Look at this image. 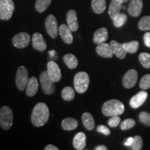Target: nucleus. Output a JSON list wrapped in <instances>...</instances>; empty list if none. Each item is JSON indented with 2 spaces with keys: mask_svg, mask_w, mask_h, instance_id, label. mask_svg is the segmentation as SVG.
I'll list each match as a JSON object with an SVG mask.
<instances>
[{
  "mask_svg": "<svg viewBox=\"0 0 150 150\" xmlns=\"http://www.w3.org/2000/svg\"><path fill=\"white\" fill-rule=\"evenodd\" d=\"M125 105L117 99H110L103 104L102 112L105 116L120 115L125 112Z\"/></svg>",
  "mask_w": 150,
  "mask_h": 150,
  "instance_id": "obj_2",
  "label": "nucleus"
},
{
  "mask_svg": "<svg viewBox=\"0 0 150 150\" xmlns=\"http://www.w3.org/2000/svg\"><path fill=\"white\" fill-rule=\"evenodd\" d=\"M28 75V70L25 67L22 65L18 67L16 76V83L19 91H23L27 88L29 81Z\"/></svg>",
  "mask_w": 150,
  "mask_h": 150,
  "instance_id": "obj_6",
  "label": "nucleus"
},
{
  "mask_svg": "<svg viewBox=\"0 0 150 150\" xmlns=\"http://www.w3.org/2000/svg\"><path fill=\"white\" fill-rule=\"evenodd\" d=\"M63 61L70 70L75 69L78 66L79 61L77 58L72 54H67L63 56Z\"/></svg>",
  "mask_w": 150,
  "mask_h": 150,
  "instance_id": "obj_24",
  "label": "nucleus"
},
{
  "mask_svg": "<svg viewBox=\"0 0 150 150\" xmlns=\"http://www.w3.org/2000/svg\"><path fill=\"white\" fill-rule=\"evenodd\" d=\"M135 125H136V122H135L133 119L129 118V119L125 120L121 123L120 129L123 131L128 130V129L133 128V127L135 126Z\"/></svg>",
  "mask_w": 150,
  "mask_h": 150,
  "instance_id": "obj_34",
  "label": "nucleus"
},
{
  "mask_svg": "<svg viewBox=\"0 0 150 150\" xmlns=\"http://www.w3.org/2000/svg\"><path fill=\"white\" fill-rule=\"evenodd\" d=\"M40 82L42 91L45 95H50L55 92L54 82L50 78L47 71H42L40 75Z\"/></svg>",
  "mask_w": 150,
  "mask_h": 150,
  "instance_id": "obj_7",
  "label": "nucleus"
},
{
  "mask_svg": "<svg viewBox=\"0 0 150 150\" xmlns=\"http://www.w3.org/2000/svg\"><path fill=\"white\" fill-rule=\"evenodd\" d=\"M31 42V37L29 33L26 32L19 33L14 35L12 39V42L15 47L22 49L26 47Z\"/></svg>",
  "mask_w": 150,
  "mask_h": 150,
  "instance_id": "obj_9",
  "label": "nucleus"
},
{
  "mask_svg": "<svg viewBox=\"0 0 150 150\" xmlns=\"http://www.w3.org/2000/svg\"><path fill=\"white\" fill-rule=\"evenodd\" d=\"M133 141H134V138H129L128 139L126 140V142H125V145L126 146H131L132 144Z\"/></svg>",
  "mask_w": 150,
  "mask_h": 150,
  "instance_id": "obj_41",
  "label": "nucleus"
},
{
  "mask_svg": "<svg viewBox=\"0 0 150 150\" xmlns=\"http://www.w3.org/2000/svg\"><path fill=\"white\" fill-rule=\"evenodd\" d=\"M122 45L127 52H129V53L131 54L136 53L138 51V47H139V42H138V41L136 40L131 41L129 42L123 43Z\"/></svg>",
  "mask_w": 150,
  "mask_h": 150,
  "instance_id": "obj_29",
  "label": "nucleus"
},
{
  "mask_svg": "<svg viewBox=\"0 0 150 150\" xmlns=\"http://www.w3.org/2000/svg\"><path fill=\"white\" fill-rule=\"evenodd\" d=\"M143 3L142 0H131L128 7L129 13L133 17H138L141 13Z\"/></svg>",
  "mask_w": 150,
  "mask_h": 150,
  "instance_id": "obj_14",
  "label": "nucleus"
},
{
  "mask_svg": "<svg viewBox=\"0 0 150 150\" xmlns=\"http://www.w3.org/2000/svg\"><path fill=\"white\" fill-rule=\"evenodd\" d=\"M148 97V94L145 91H140L134 97H131L130 102V106L133 108H138L141 106L145 102Z\"/></svg>",
  "mask_w": 150,
  "mask_h": 150,
  "instance_id": "obj_12",
  "label": "nucleus"
},
{
  "mask_svg": "<svg viewBox=\"0 0 150 150\" xmlns=\"http://www.w3.org/2000/svg\"><path fill=\"white\" fill-rule=\"evenodd\" d=\"M67 25L72 31H77L79 28V22L77 20L76 12L74 10H70L66 15Z\"/></svg>",
  "mask_w": 150,
  "mask_h": 150,
  "instance_id": "obj_18",
  "label": "nucleus"
},
{
  "mask_svg": "<svg viewBox=\"0 0 150 150\" xmlns=\"http://www.w3.org/2000/svg\"><path fill=\"white\" fill-rule=\"evenodd\" d=\"M47 74L51 79L52 81L54 83L56 82H59L60 80L61 79V69L58 64L54 61H50L48 62L47 65Z\"/></svg>",
  "mask_w": 150,
  "mask_h": 150,
  "instance_id": "obj_10",
  "label": "nucleus"
},
{
  "mask_svg": "<svg viewBox=\"0 0 150 150\" xmlns=\"http://www.w3.org/2000/svg\"><path fill=\"white\" fill-rule=\"evenodd\" d=\"M45 150H59V148L53 145H48L45 147Z\"/></svg>",
  "mask_w": 150,
  "mask_h": 150,
  "instance_id": "obj_40",
  "label": "nucleus"
},
{
  "mask_svg": "<svg viewBox=\"0 0 150 150\" xmlns=\"http://www.w3.org/2000/svg\"><path fill=\"white\" fill-rule=\"evenodd\" d=\"M90 83V79L88 73L79 72L76 73L74 78V85L76 91L79 93H84L87 91Z\"/></svg>",
  "mask_w": 150,
  "mask_h": 150,
  "instance_id": "obj_3",
  "label": "nucleus"
},
{
  "mask_svg": "<svg viewBox=\"0 0 150 150\" xmlns=\"http://www.w3.org/2000/svg\"><path fill=\"white\" fill-rule=\"evenodd\" d=\"M113 24L116 27H121L127 20V16L125 13H120L113 19Z\"/></svg>",
  "mask_w": 150,
  "mask_h": 150,
  "instance_id": "obj_32",
  "label": "nucleus"
},
{
  "mask_svg": "<svg viewBox=\"0 0 150 150\" xmlns=\"http://www.w3.org/2000/svg\"><path fill=\"white\" fill-rule=\"evenodd\" d=\"M86 136L83 132H79L73 139V146L76 149L82 150L86 147Z\"/></svg>",
  "mask_w": 150,
  "mask_h": 150,
  "instance_id": "obj_22",
  "label": "nucleus"
},
{
  "mask_svg": "<svg viewBox=\"0 0 150 150\" xmlns=\"http://www.w3.org/2000/svg\"><path fill=\"white\" fill-rule=\"evenodd\" d=\"M61 127L65 131H72L78 127V122L72 117L65 118L61 122Z\"/></svg>",
  "mask_w": 150,
  "mask_h": 150,
  "instance_id": "obj_23",
  "label": "nucleus"
},
{
  "mask_svg": "<svg viewBox=\"0 0 150 150\" xmlns=\"http://www.w3.org/2000/svg\"><path fill=\"white\" fill-rule=\"evenodd\" d=\"M110 45L111 47L113 54L117 56L118 59H125L127 52L126 50H125V47H123L122 44H121V43L118 42L115 40H111L110 41Z\"/></svg>",
  "mask_w": 150,
  "mask_h": 150,
  "instance_id": "obj_17",
  "label": "nucleus"
},
{
  "mask_svg": "<svg viewBox=\"0 0 150 150\" xmlns=\"http://www.w3.org/2000/svg\"><path fill=\"white\" fill-rule=\"evenodd\" d=\"M140 87L142 90H147L150 88V74H146L142 76L140 81Z\"/></svg>",
  "mask_w": 150,
  "mask_h": 150,
  "instance_id": "obj_35",
  "label": "nucleus"
},
{
  "mask_svg": "<svg viewBox=\"0 0 150 150\" xmlns=\"http://www.w3.org/2000/svg\"><path fill=\"white\" fill-rule=\"evenodd\" d=\"M120 121L121 118L119 115H114L110 118V120L108 122V124L110 127H116L120 125Z\"/></svg>",
  "mask_w": 150,
  "mask_h": 150,
  "instance_id": "obj_37",
  "label": "nucleus"
},
{
  "mask_svg": "<svg viewBox=\"0 0 150 150\" xmlns=\"http://www.w3.org/2000/svg\"><path fill=\"white\" fill-rule=\"evenodd\" d=\"M96 150H107L108 148L104 145H99L98 147H97L95 148Z\"/></svg>",
  "mask_w": 150,
  "mask_h": 150,
  "instance_id": "obj_42",
  "label": "nucleus"
},
{
  "mask_svg": "<svg viewBox=\"0 0 150 150\" xmlns=\"http://www.w3.org/2000/svg\"><path fill=\"white\" fill-rule=\"evenodd\" d=\"M46 31L52 38H56L59 34V27L57 20L53 15H50L45 20Z\"/></svg>",
  "mask_w": 150,
  "mask_h": 150,
  "instance_id": "obj_8",
  "label": "nucleus"
},
{
  "mask_svg": "<svg viewBox=\"0 0 150 150\" xmlns=\"http://www.w3.org/2000/svg\"><path fill=\"white\" fill-rule=\"evenodd\" d=\"M96 52L99 56L104 58H112L113 56L112 48L109 44L106 42H102L99 44L96 47Z\"/></svg>",
  "mask_w": 150,
  "mask_h": 150,
  "instance_id": "obj_15",
  "label": "nucleus"
},
{
  "mask_svg": "<svg viewBox=\"0 0 150 150\" xmlns=\"http://www.w3.org/2000/svg\"><path fill=\"white\" fill-rule=\"evenodd\" d=\"M143 40L145 45L147 47H150V32H147L145 33L143 36Z\"/></svg>",
  "mask_w": 150,
  "mask_h": 150,
  "instance_id": "obj_39",
  "label": "nucleus"
},
{
  "mask_svg": "<svg viewBox=\"0 0 150 150\" xmlns=\"http://www.w3.org/2000/svg\"><path fill=\"white\" fill-rule=\"evenodd\" d=\"M97 131L99 133L104 134L105 136H109L110 134V131L109 130V129L104 126V125H99V126L97 127Z\"/></svg>",
  "mask_w": 150,
  "mask_h": 150,
  "instance_id": "obj_38",
  "label": "nucleus"
},
{
  "mask_svg": "<svg viewBox=\"0 0 150 150\" xmlns=\"http://www.w3.org/2000/svg\"><path fill=\"white\" fill-rule=\"evenodd\" d=\"M108 33L107 29L104 27L100 28V29H97L94 33L93 42L95 44L97 45L104 42L108 39Z\"/></svg>",
  "mask_w": 150,
  "mask_h": 150,
  "instance_id": "obj_21",
  "label": "nucleus"
},
{
  "mask_svg": "<svg viewBox=\"0 0 150 150\" xmlns=\"http://www.w3.org/2000/svg\"><path fill=\"white\" fill-rule=\"evenodd\" d=\"M138 81V72L134 69H131L127 71L124 75L122 84L126 88H131L136 85Z\"/></svg>",
  "mask_w": 150,
  "mask_h": 150,
  "instance_id": "obj_11",
  "label": "nucleus"
},
{
  "mask_svg": "<svg viewBox=\"0 0 150 150\" xmlns=\"http://www.w3.org/2000/svg\"><path fill=\"white\" fill-rule=\"evenodd\" d=\"M50 117V110L45 103L40 102L33 108L31 116V122L35 127H42L47 122Z\"/></svg>",
  "mask_w": 150,
  "mask_h": 150,
  "instance_id": "obj_1",
  "label": "nucleus"
},
{
  "mask_svg": "<svg viewBox=\"0 0 150 150\" xmlns=\"http://www.w3.org/2000/svg\"><path fill=\"white\" fill-rule=\"evenodd\" d=\"M52 0H36L35 8L38 13H42L51 4Z\"/></svg>",
  "mask_w": 150,
  "mask_h": 150,
  "instance_id": "obj_28",
  "label": "nucleus"
},
{
  "mask_svg": "<svg viewBox=\"0 0 150 150\" xmlns=\"http://www.w3.org/2000/svg\"><path fill=\"white\" fill-rule=\"evenodd\" d=\"M138 28L141 31L150 30V16H145L140 19L138 22Z\"/></svg>",
  "mask_w": 150,
  "mask_h": 150,
  "instance_id": "obj_31",
  "label": "nucleus"
},
{
  "mask_svg": "<svg viewBox=\"0 0 150 150\" xmlns=\"http://www.w3.org/2000/svg\"><path fill=\"white\" fill-rule=\"evenodd\" d=\"M59 34L63 42L66 44H72L73 42V35L72 31L66 24H61L59 27Z\"/></svg>",
  "mask_w": 150,
  "mask_h": 150,
  "instance_id": "obj_16",
  "label": "nucleus"
},
{
  "mask_svg": "<svg viewBox=\"0 0 150 150\" xmlns=\"http://www.w3.org/2000/svg\"><path fill=\"white\" fill-rule=\"evenodd\" d=\"M106 7V0H92V8L97 14L104 13Z\"/></svg>",
  "mask_w": 150,
  "mask_h": 150,
  "instance_id": "obj_26",
  "label": "nucleus"
},
{
  "mask_svg": "<svg viewBox=\"0 0 150 150\" xmlns=\"http://www.w3.org/2000/svg\"><path fill=\"white\" fill-rule=\"evenodd\" d=\"M122 0H112L108 8V14L110 18L113 20L117 15L120 13V10L122 7Z\"/></svg>",
  "mask_w": 150,
  "mask_h": 150,
  "instance_id": "obj_19",
  "label": "nucleus"
},
{
  "mask_svg": "<svg viewBox=\"0 0 150 150\" xmlns=\"http://www.w3.org/2000/svg\"><path fill=\"white\" fill-rule=\"evenodd\" d=\"M139 119L142 123L147 126H150V113L145 111H142L140 113Z\"/></svg>",
  "mask_w": 150,
  "mask_h": 150,
  "instance_id": "obj_36",
  "label": "nucleus"
},
{
  "mask_svg": "<svg viewBox=\"0 0 150 150\" xmlns=\"http://www.w3.org/2000/svg\"><path fill=\"white\" fill-rule=\"evenodd\" d=\"M143 146V140L139 136H136L134 137V141L131 144V147L133 150H140L142 149Z\"/></svg>",
  "mask_w": 150,
  "mask_h": 150,
  "instance_id": "obj_33",
  "label": "nucleus"
},
{
  "mask_svg": "<svg viewBox=\"0 0 150 150\" xmlns=\"http://www.w3.org/2000/svg\"><path fill=\"white\" fill-rule=\"evenodd\" d=\"M139 61L142 66L146 69L150 68V54L149 53L143 52L139 55Z\"/></svg>",
  "mask_w": 150,
  "mask_h": 150,
  "instance_id": "obj_30",
  "label": "nucleus"
},
{
  "mask_svg": "<svg viewBox=\"0 0 150 150\" xmlns=\"http://www.w3.org/2000/svg\"><path fill=\"white\" fill-rule=\"evenodd\" d=\"M61 96L64 100L70 102L74 99L75 97V93L74 89L70 86H66L61 91Z\"/></svg>",
  "mask_w": 150,
  "mask_h": 150,
  "instance_id": "obj_27",
  "label": "nucleus"
},
{
  "mask_svg": "<svg viewBox=\"0 0 150 150\" xmlns=\"http://www.w3.org/2000/svg\"><path fill=\"white\" fill-rule=\"evenodd\" d=\"M123 1V2H127V1H129V0H122Z\"/></svg>",
  "mask_w": 150,
  "mask_h": 150,
  "instance_id": "obj_43",
  "label": "nucleus"
},
{
  "mask_svg": "<svg viewBox=\"0 0 150 150\" xmlns=\"http://www.w3.org/2000/svg\"><path fill=\"white\" fill-rule=\"evenodd\" d=\"M13 123V113L10 107L4 106L0 108V126L4 130H8Z\"/></svg>",
  "mask_w": 150,
  "mask_h": 150,
  "instance_id": "obj_4",
  "label": "nucleus"
},
{
  "mask_svg": "<svg viewBox=\"0 0 150 150\" xmlns=\"http://www.w3.org/2000/svg\"><path fill=\"white\" fill-rule=\"evenodd\" d=\"M82 122L84 127H86L88 130L92 131L95 128V120L90 112H86L82 115Z\"/></svg>",
  "mask_w": 150,
  "mask_h": 150,
  "instance_id": "obj_25",
  "label": "nucleus"
},
{
  "mask_svg": "<svg viewBox=\"0 0 150 150\" xmlns=\"http://www.w3.org/2000/svg\"><path fill=\"white\" fill-rule=\"evenodd\" d=\"M14 11L15 4L13 0H0V20H10Z\"/></svg>",
  "mask_w": 150,
  "mask_h": 150,
  "instance_id": "obj_5",
  "label": "nucleus"
},
{
  "mask_svg": "<svg viewBox=\"0 0 150 150\" xmlns=\"http://www.w3.org/2000/svg\"><path fill=\"white\" fill-rule=\"evenodd\" d=\"M33 47L39 52H44L47 49V43L42 35L40 33H35L32 36Z\"/></svg>",
  "mask_w": 150,
  "mask_h": 150,
  "instance_id": "obj_13",
  "label": "nucleus"
},
{
  "mask_svg": "<svg viewBox=\"0 0 150 150\" xmlns=\"http://www.w3.org/2000/svg\"><path fill=\"white\" fill-rule=\"evenodd\" d=\"M38 90V82L35 76H31L29 79L26 88V93L28 97H33L36 95Z\"/></svg>",
  "mask_w": 150,
  "mask_h": 150,
  "instance_id": "obj_20",
  "label": "nucleus"
}]
</instances>
